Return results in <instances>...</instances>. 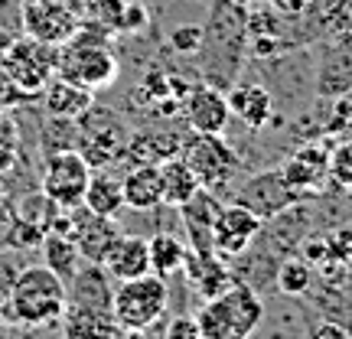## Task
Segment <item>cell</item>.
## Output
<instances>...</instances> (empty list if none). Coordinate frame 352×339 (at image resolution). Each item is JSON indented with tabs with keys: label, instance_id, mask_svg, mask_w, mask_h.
Returning a JSON list of instances; mask_svg holds the SVG:
<instances>
[{
	"label": "cell",
	"instance_id": "1",
	"mask_svg": "<svg viewBox=\"0 0 352 339\" xmlns=\"http://www.w3.org/2000/svg\"><path fill=\"white\" fill-rule=\"evenodd\" d=\"M248 10L232 7L228 0H212L209 20L202 23L199 46V76L209 85L226 91L232 82H239L241 65L248 59V30H245Z\"/></svg>",
	"mask_w": 352,
	"mask_h": 339
},
{
	"label": "cell",
	"instance_id": "2",
	"mask_svg": "<svg viewBox=\"0 0 352 339\" xmlns=\"http://www.w3.org/2000/svg\"><path fill=\"white\" fill-rule=\"evenodd\" d=\"M65 281L52 274L46 264L23 267L13 277L10 297H7V316L26 327H43L65 314Z\"/></svg>",
	"mask_w": 352,
	"mask_h": 339
},
{
	"label": "cell",
	"instance_id": "3",
	"mask_svg": "<svg viewBox=\"0 0 352 339\" xmlns=\"http://www.w3.org/2000/svg\"><path fill=\"white\" fill-rule=\"evenodd\" d=\"M261 297L252 284L235 281L226 294L212 300H202L196 323H199L202 339H248L261 327Z\"/></svg>",
	"mask_w": 352,
	"mask_h": 339
},
{
	"label": "cell",
	"instance_id": "4",
	"mask_svg": "<svg viewBox=\"0 0 352 339\" xmlns=\"http://www.w3.org/2000/svg\"><path fill=\"white\" fill-rule=\"evenodd\" d=\"M121 63L111 52V46L98 36H88L85 26H78L76 36L59 46V63H56V76L69 78L76 85L88 88L98 95L101 88H108L118 82Z\"/></svg>",
	"mask_w": 352,
	"mask_h": 339
},
{
	"label": "cell",
	"instance_id": "5",
	"mask_svg": "<svg viewBox=\"0 0 352 339\" xmlns=\"http://www.w3.org/2000/svg\"><path fill=\"white\" fill-rule=\"evenodd\" d=\"M166 303H170V284L166 277H157L151 271L134 281H118L111 297V316L121 329L144 333L166 314Z\"/></svg>",
	"mask_w": 352,
	"mask_h": 339
},
{
	"label": "cell",
	"instance_id": "6",
	"mask_svg": "<svg viewBox=\"0 0 352 339\" xmlns=\"http://www.w3.org/2000/svg\"><path fill=\"white\" fill-rule=\"evenodd\" d=\"M179 157L192 166L206 189L222 196L235 186V176L241 173V157L232 151L226 134H189L179 144Z\"/></svg>",
	"mask_w": 352,
	"mask_h": 339
},
{
	"label": "cell",
	"instance_id": "7",
	"mask_svg": "<svg viewBox=\"0 0 352 339\" xmlns=\"http://www.w3.org/2000/svg\"><path fill=\"white\" fill-rule=\"evenodd\" d=\"M56 63H59V46L33 36L13 39L0 56L3 76L10 78V85L20 95H39L56 78Z\"/></svg>",
	"mask_w": 352,
	"mask_h": 339
},
{
	"label": "cell",
	"instance_id": "8",
	"mask_svg": "<svg viewBox=\"0 0 352 339\" xmlns=\"http://www.w3.org/2000/svg\"><path fill=\"white\" fill-rule=\"evenodd\" d=\"M88 179H91V166H88V160L82 153L56 151V153H46V160H43L39 189H43L59 209H76V206H82Z\"/></svg>",
	"mask_w": 352,
	"mask_h": 339
},
{
	"label": "cell",
	"instance_id": "9",
	"mask_svg": "<svg viewBox=\"0 0 352 339\" xmlns=\"http://www.w3.org/2000/svg\"><path fill=\"white\" fill-rule=\"evenodd\" d=\"M300 199L303 196L284 179L280 166H274V170H258V173H252L245 183H235V186H232V202L252 209L261 222L280 215L284 209H290L294 202H300Z\"/></svg>",
	"mask_w": 352,
	"mask_h": 339
},
{
	"label": "cell",
	"instance_id": "10",
	"mask_svg": "<svg viewBox=\"0 0 352 339\" xmlns=\"http://www.w3.org/2000/svg\"><path fill=\"white\" fill-rule=\"evenodd\" d=\"M314 95L320 101H336L352 95V33H333L316 56Z\"/></svg>",
	"mask_w": 352,
	"mask_h": 339
},
{
	"label": "cell",
	"instance_id": "11",
	"mask_svg": "<svg viewBox=\"0 0 352 339\" xmlns=\"http://www.w3.org/2000/svg\"><path fill=\"white\" fill-rule=\"evenodd\" d=\"M179 118L192 134H226L232 124L226 91L209 82H192L179 98Z\"/></svg>",
	"mask_w": 352,
	"mask_h": 339
},
{
	"label": "cell",
	"instance_id": "12",
	"mask_svg": "<svg viewBox=\"0 0 352 339\" xmlns=\"http://www.w3.org/2000/svg\"><path fill=\"white\" fill-rule=\"evenodd\" d=\"M258 232H261V219L252 209L226 199L219 206L215 222H212V252L219 258L232 261V258H239V254H245L252 248Z\"/></svg>",
	"mask_w": 352,
	"mask_h": 339
},
{
	"label": "cell",
	"instance_id": "13",
	"mask_svg": "<svg viewBox=\"0 0 352 339\" xmlns=\"http://www.w3.org/2000/svg\"><path fill=\"white\" fill-rule=\"evenodd\" d=\"M23 26L26 36L63 46L76 36L78 17L65 0H26L23 3Z\"/></svg>",
	"mask_w": 352,
	"mask_h": 339
},
{
	"label": "cell",
	"instance_id": "14",
	"mask_svg": "<svg viewBox=\"0 0 352 339\" xmlns=\"http://www.w3.org/2000/svg\"><path fill=\"white\" fill-rule=\"evenodd\" d=\"M121 232H124V228L118 226V219H104V215L88 212L85 206L69 209V239L76 241L82 261L101 264L104 254H108V248L118 241Z\"/></svg>",
	"mask_w": 352,
	"mask_h": 339
},
{
	"label": "cell",
	"instance_id": "15",
	"mask_svg": "<svg viewBox=\"0 0 352 339\" xmlns=\"http://www.w3.org/2000/svg\"><path fill=\"white\" fill-rule=\"evenodd\" d=\"M280 173L300 196L323 189L329 183V147L327 144H303L280 164Z\"/></svg>",
	"mask_w": 352,
	"mask_h": 339
},
{
	"label": "cell",
	"instance_id": "16",
	"mask_svg": "<svg viewBox=\"0 0 352 339\" xmlns=\"http://www.w3.org/2000/svg\"><path fill=\"white\" fill-rule=\"evenodd\" d=\"M228 111L248 131H261L274 121V95L261 82H232L226 91Z\"/></svg>",
	"mask_w": 352,
	"mask_h": 339
},
{
	"label": "cell",
	"instance_id": "17",
	"mask_svg": "<svg viewBox=\"0 0 352 339\" xmlns=\"http://www.w3.org/2000/svg\"><path fill=\"white\" fill-rule=\"evenodd\" d=\"M222 202H226L222 196H215L212 189L202 186L192 199H186L176 209L183 235L189 239V252H212V222Z\"/></svg>",
	"mask_w": 352,
	"mask_h": 339
},
{
	"label": "cell",
	"instance_id": "18",
	"mask_svg": "<svg viewBox=\"0 0 352 339\" xmlns=\"http://www.w3.org/2000/svg\"><path fill=\"white\" fill-rule=\"evenodd\" d=\"M111 297H114L111 274L101 264H91V261H82V267L65 284V300H69L65 307H85V310L111 314Z\"/></svg>",
	"mask_w": 352,
	"mask_h": 339
},
{
	"label": "cell",
	"instance_id": "19",
	"mask_svg": "<svg viewBox=\"0 0 352 339\" xmlns=\"http://www.w3.org/2000/svg\"><path fill=\"white\" fill-rule=\"evenodd\" d=\"M183 274L192 287L199 290L202 300H212L219 294H226L239 277L232 274V264L226 258H219L215 252H186L183 261Z\"/></svg>",
	"mask_w": 352,
	"mask_h": 339
},
{
	"label": "cell",
	"instance_id": "20",
	"mask_svg": "<svg viewBox=\"0 0 352 339\" xmlns=\"http://www.w3.org/2000/svg\"><path fill=\"white\" fill-rule=\"evenodd\" d=\"M101 267L111 274V281H134V277L151 274V248H147V239L121 232L118 241L108 248Z\"/></svg>",
	"mask_w": 352,
	"mask_h": 339
},
{
	"label": "cell",
	"instance_id": "21",
	"mask_svg": "<svg viewBox=\"0 0 352 339\" xmlns=\"http://www.w3.org/2000/svg\"><path fill=\"white\" fill-rule=\"evenodd\" d=\"M121 193H124V209H131V212H157V209H164L160 166L134 164L121 176Z\"/></svg>",
	"mask_w": 352,
	"mask_h": 339
},
{
	"label": "cell",
	"instance_id": "22",
	"mask_svg": "<svg viewBox=\"0 0 352 339\" xmlns=\"http://www.w3.org/2000/svg\"><path fill=\"white\" fill-rule=\"evenodd\" d=\"M39 95H43V105H46V114H52V118H72V121H78L95 105V91H88V88L59 76L52 78Z\"/></svg>",
	"mask_w": 352,
	"mask_h": 339
},
{
	"label": "cell",
	"instance_id": "23",
	"mask_svg": "<svg viewBox=\"0 0 352 339\" xmlns=\"http://www.w3.org/2000/svg\"><path fill=\"white\" fill-rule=\"evenodd\" d=\"M82 206L88 212L104 215V219H118L124 212V193H121V176H114L111 170H91V179L85 186Z\"/></svg>",
	"mask_w": 352,
	"mask_h": 339
},
{
	"label": "cell",
	"instance_id": "24",
	"mask_svg": "<svg viewBox=\"0 0 352 339\" xmlns=\"http://www.w3.org/2000/svg\"><path fill=\"white\" fill-rule=\"evenodd\" d=\"M157 166H160V183H164V206L166 209H179L183 202L192 199V196L202 189L199 176L192 173V166H189L179 153L160 160Z\"/></svg>",
	"mask_w": 352,
	"mask_h": 339
},
{
	"label": "cell",
	"instance_id": "25",
	"mask_svg": "<svg viewBox=\"0 0 352 339\" xmlns=\"http://www.w3.org/2000/svg\"><path fill=\"white\" fill-rule=\"evenodd\" d=\"M65 339H121L124 329L114 323L104 310H85V307H65Z\"/></svg>",
	"mask_w": 352,
	"mask_h": 339
},
{
	"label": "cell",
	"instance_id": "26",
	"mask_svg": "<svg viewBox=\"0 0 352 339\" xmlns=\"http://www.w3.org/2000/svg\"><path fill=\"white\" fill-rule=\"evenodd\" d=\"M147 248H151V271L157 277H173L176 271H183L189 245L176 232L157 228L151 239H147Z\"/></svg>",
	"mask_w": 352,
	"mask_h": 339
},
{
	"label": "cell",
	"instance_id": "27",
	"mask_svg": "<svg viewBox=\"0 0 352 339\" xmlns=\"http://www.w3.org/2000/svg\"><path fill=\"white\" fill-rule=\"evenodd\" d=\"M179 144L183 138L170 131V127H160V131H144V134H134L127 140V151L124 153H134L138 164H160L166 157L179 153Z\"/></svg>",
	"mask_w": 352,
	"mask_h": 339
},
{
	"label": "cell",
	"instance_id": "28",
	"mask_svg": "<svg viewBox=\"0 0 352 339\" xmlns=\"http://www.w3.org/2000/svg\"><path fill=\"white\" fill-rule=\"evenodd\" d=\"M39 245H43V254H46V267L69 284L72 274L82 267V254H78L76 241L69 239V235H59V232H46Z\"/></svg>",
	"mask_w": 352,
	"mask_h": 339
},
{
	"label": "cell",
	"instance_id": "29",
	"mask_svg": "<svg viewBox=\"0 0 352 339\" xmlns=\"http://www.w3.org/2000/svg\"><path fill=\"white\" fill-rule=\"evenodd\" d=\"M274 284L280 294H310V284H314V264L307 258H297V254H287L284 261L277 264Z\"/></svg>",
	"mask_w": 352,
	"mask_h": 339
},
{
	"label": "cell",
	"instance_id": "30",
	"mask_svg": "<svg viewBox=\"0 0 352 339\" xmlns=\"http://www.w3.org/2000/svg\"><path fill=\"white\" fill-rule=\"evenodd\" d=\"M43 151L56 153V151H78V121L72 118H52L43 127Z\"/></svg>",
	"mask_w": 352,
	"mask_h": 339
},
{
	"label": "cell",
	"instance_id": "31",
	"mask_svg": "<svg viewBox=\"0 0 352 339\" xmlns=\"http://www.w3.org/2000/svg\"><path fill=\"white\" fill-rule=\"evenodd\" d=\"M329 183H336L340 189L352 186V138L340 140L329 151Z\"/></svg>",
	"mask_w": 352,
	"mask_h": 339
},
{
	"label": "cell",
	"instance_id": "32",
	"mask_svg": "<svg viewBox=\"0 0 352 339\" xmlns=\"http://www.w3.org/2000/svg\"><path fill=\"white\" fill-rule=\"evenodd\" d=\"M320 26L333 33H352V0H333L327 10L320 13Z\"/></svg>",
	"mask_w": 352,
	"mask_h": 339
},
{
	"label": "cell",
	"instance_id": "33",
	"mask_svg": "<svg viewBox=\"0 0 352 339\" xmlns=\"http://www.w3.org/2000/svg\"><path fill=\"white\" fill-rule=\"evenodd\" d=\"M170 46L176 56H196L202 46V23H179L170 30Z\"/></svg>",
	"mask_w": 352,
	"mask_h": 339
},
{
	"label": "cell",
	"instance_id": "34",
	"mask_svg": "<svg viewBox=\"0 0 352 339\" xmlns=\"http://www.w3.org/2000/svg\"><path fill=\"white\" fill-rule=\"evenodd\" d=\"M164 339H202L196 316H186V314L173 316V320H170V327H166V336Z\"/></svg>",
	"mask_w": 352,
	"mask_h": 339
},
{
	"label": "cell",
	"instance_id": "35",
	"mask_svg": "<svg viewBox=\"0 0 352 339\" xmlns=\"http://www.w3.org/2000/svg\"><path fill=\"white\" fill-rule=\"evenodd\" d=\"M258 3L284 13V17H307V10L314 7V0H258Z\"/></svg>",
	"mask_w": 352,
	"mask_h": 339
},
{
	"label": "cell",
	"instance_id": "36",
	"mask_svg": "<svg viewBox=\"0 0 352 339\" xmlns=\"http://www.w3.org/2000/svg\"><path fill=\"white\" fill-rule=\"evenodd\" d=\"M310 339H349L346 336V329L340 323H333V320H323V323H316L310 329Z\"/></svg>",
	"mask_w": 352,
	"mask_h": 339
},
{
	"label": "cell",
	"instance_id": "37",
	"mask_svg": "<svg viewBox=\"0 0 352 339\" xmlns=\"http://www.w3.org/2000/svg\"><path fill=\"white\" fill-rule=\"evenodd\" d=\"M228 3H232V7H239V10H252L258 0H228Z\"/></svg>",
	"mask_w": 352,
	"mask_h": 339
},
{
	"label": "cell",
	"instance_id": "38",
	"mask_svg": "<svg viewBox=\"0 0 352 339\" xmlns=\"http://www.w3.org/2000/svg\"><path fill=\"white\" fill-rule=\"evenodd\" d=\"M346 196H349V206H352V186H349V189H346Z\"/></svg>",
	"mask_w": 352,
	"mask_h": 339
}]
</instances>
